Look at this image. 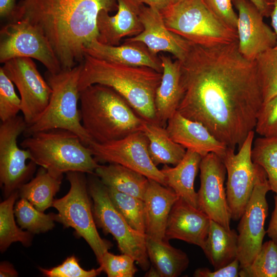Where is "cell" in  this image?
Instances as JSON below:
<instances>
[{"mask_svg": "<svg viewBox=\"0 0 277 277\" xmlns=\"http://www.w3.org/2000/svg\"><path fill=\"white\" fill-rule=\"evenodd\" d=\"M238 42L213 46L190 42L180 61L176 111L203 124L228 147L239 150L255 129L263 100L254 60L241 54Z\"/></svg>", "mask_w": 277, "mask_h": 277, "instance_id": "cell-1", "label": "cell"}, {"mask_svg": "<svg viewBox=\"0 0 277 277\" xmlns=\"http://www.w3.org/2000/svg\"><path fill=\"white\" fill-rule=\"evenodd\" d=\"M116 0H22L11 21H25L49 42L62 70L82 64L84 48L97 38V19L117 9Z\"/></svg>", "mask_w": 277, "mask_h": 277, "instance_id": "cell-2", "label": "cell"}, {"mask_svg": "<svg viewBox=\"0 0 277 277\" xmlns=\"http://www.w3.org/2000/svg\"><path fill=\"white\" fill-rule=\"evenodd\" d=\"M162 76V73L149 67L125 65L85 54L78 89L81 91L93 84L109 87L142 118L159 125L154 100Z\"/></svg>", "mask_w": 277, "mask_h": 277, "instance_id": "cell-3", "label": "cell"}, {"mask_svg": "<svg viewBox=\"0 0 277 277\" xmlns=\"http://www.w3.org/2000/svg\"><path fill=\"white\" fill-rule=\"evenodd\" d=\"M82 124L93 141L104 143L142 131L145 121L111 88L93 84L80 91Z\"/></svg>", "mask_w": 277, "mask_h": 277, "instance_id": "cell-4", "label": "cell"}, {"mask_svg": "<svg viewBox=\"0 0 277 277\" xmlns=\"http://www.w3.org/2000/svg\"><path fill=\"white\" fill-rule=\"evenodd\" d=\"M20 145L29 151L37 165L56 176L70 171L92 174L99 165L89 148L69 130L38 132L26 137Z\"/></svg>", "mask_w": 277, "mask_h": 277, "instance_id": "cell-5", "label": "cell"}, {"mask_svg": "<svg viewBox=\"0 0 277 277\" xmlns=\"http://www.w3.org/2000/svg\"><path fill=\"white\" fill-rule=\"evenodd\" d=\"M82 68V63L57 73L46 72V80L52 90L49 101L40 117L27 126L23 133L26 137L40 131L62 129L76 134L87 147L93 141L82 125L78 108Z\"/></svg>", "mask_w": 277, "mask_h": 277, "instance_id": "cell-6", "label": "cell"}, {"mask_svg": "<svg viewBox=\"0 0 277 277\" xmlns=\"http://www.w3.org/2000/svg\"><path fill=\"white\" fill-rule=\"evenodd\" d=\"M160 12L170 31L193 43L213 46L238 41L237 32L220 21L203 0L170 4Z\"/></svg>", "mask_w": 277, "mask_h": 277, "instance_id": "cell-7", "label": "cell"}, {"mask_svg": "<svg viewBox=\"0 0 277 277\" xmlns=\"http://www.w3.org/2000/svg\"><path fill=\"white\" fill-rule=\"evenodd\" d=\"M70 188L62 197L54 200L52 207L58 211L56 222L65 227L72 228L77 236L83 238L93 251L99 263L104 253L112 244L102 239L96 229L85 173H66Z\"/></svg>", "mask_w": 277, "mask_h": 277, "instance_id": "cell-8", "label": "cell"}, {"mask_svg": "<svg viewBox=\"0 0 277 277\" xmlns=\"http://www.w3.org/2000/svg\"><path fill=\"white\" fill-rule=\"evenodd\" d=\"M87 185L93 200L92 212L96 226L105 234L109 233L114 237L122 253L132 256L142 270L147 271L150 263L146 249V233L129 225L113 205L107 187L98 177H91Z\"/></svg>", "mask_w": 277, "mask_h": 277, "instance_id": "cell-9", "label": "cell"}, {"mask_svg": "<svg viewBox=\"0 0 277 277\" xmlns=\"http://www.w3.org/2000/svg\"><path fill=\"white\" fill-rule=\"evenodd\" d=\"M27 124L23 116L17 115L0 125V183L6 198L18 191L33 175L36 164L27 149L20 148L18 136Z\"/></svg>", "mask_w": 277, "mask_h": 277, "instance_id": "cell-10", "label": "cell"}, {"mask_svg": "<svg viewBox=\"0 0 277 277\" xmlns=\"http://www.w3.org/2000/svg\"><path fill=\"white\" fill-rule=\"evenodd\" d=\"M254 136V130L250 131L237 153L227 147L221 159L227 174V200L234 221L240 220L243 214L261 168L252 160Z\"/></svg>", "mask_w": 277, "mask_h": 277, "instance_id": "cell-11", "label": "cell"}, {"mask_svg": "<svg viewBox=\"0 0 277 277\" xmlns=\"http://www.w3.org/2000/svg\"><path fill=\"white\" fill-rule=\"evenodd\" d=\"M17 57L34 58L52 73L62 70L47 38L33 25L22 20L10 21L0 31V62Z\"/></svg>", "mask_w": 277, "mask_h": 277, "instance_id": "cell-12", "label": "cell"}, {"mask_svg": "<svg viewBox=\"0 0 277 277\" xmlns=\"http://www.w3.org/2000/svg\"><path fill=\"white\" fill-rule=\"evenodd\" d=\"M270 190L266 173L261 167L252 194L237 227L240 269L252 262L263 244L266 233L264 224L268 213L266 194Z\"/></svg>", "mask_w": 277, "mask_h": 277, "instance_id": "cell-13", "label": "cell"}, {"mask_svg": "<svg viewBox=\"0 0 277 277\" xmlns=\"http://www.w3.org/2000/svg\"><path fill=\"white\" fill-rule=\"evenodd\" d=\"M88 147L97 162L123 165L166 186L163 174L150 159L148 140L142 131L104 143L92 141Z\"/></svg>", "mask_w": 277, "mask_h": 277, "instance_id": "cell-14", "label": "cell"}, {"mask_svg": "<svg viewBox=\"0 0 277 277\" xmlns=\"http://www.w3.org/2000/svg\"><path fill=\"white\" fill-rule=\"evenodd\" d=\"M3 64L2 68L19 91L21 111L27 126L30 125L40 117L46 108L51 88L31 58H14Z\"/></svg>", "mask_w": 277, "mask_h": 277, "instance_id": "cell-15", "label": "cell"}, {"mask_svg": "<svg viewBox=\"0 0 277 277\" xmlns=\"http://www.w3.org/2000/svg\"><path fill=\"white\" fill-rule=\"evenodd\" d=\"M200 187L197 192L198 208L209 218L230 229L231 214L224 187L226 169L220 156L209 153L202 157Z\"/></svg>", "mask_w": 277, "mask_h": 277, "instance_id": "cell-16", "label": "cell"}, {"mask_svg": "<svg viewBox=\"0 0 277 277\" xmlns=\"http://www.w3.org/2000/svg\"><path fill=\"white\" fill-rule=\"evenodd\" d=\"M238 11L237 34L241 54L254 61L263 52L276 45L275 33L264 20V16L249 0H232Z\"/></svg>", "mask_w": 277, "mask_h": 277, "instance_id": "cell-17", "label": "cell"}, {"mask_svg": "<svg viewBox=\"0 0 277 277\" xmlns=\"http://www.w3.org/2000/svg\"><path fill=\"white\" fill-rule=\"evenodd\" d=\"M140 18L143 30L124 42H140L153 53L169 52L180 61L185 57L190 42L171 32L166 26L160 10L143 5Z\"/></svg>", "mask_w": 277, "mask_h": 277, "instance_id": "cell-18", "label": "cell"}, {"mask_svg": "<svg viewBox=\"0 0 277 277\" xmlns=\"http://www.w3.org/2000/svg\"><path fill=\"white\" fill-rule=\"evenodd\" d=\"M116 1L117 6L115 15L110 16L109 12L103 10L97 19V40L112 46L119 45L124 37L136 36L143 30L140 14L144 4L138 0Z\"/></svg>", "mask_w": 277, "mask_h": 277, "instance_id": "cell-19", "label": "cell"}, {"mask_svg": "<svg viewBox=\"0 0 277 277\" xmlns=\"http://www.w3.org/2000/svg\"><path fill=\"white\" fill-rule=\"evenodd\" d=\"M211 219L203 211L181 197L169 213L165 239H179L202 248L207 237Z\"/></svg>", "mask_w": 277, "mask_h": 277, "instance_id": "cell-20", "label": "cell"}, {"mask_svg": "<svg viewBox=\"0 0 277 277\" xmlns=\"http://www.w3.org/2000/svg\"><path fill=\"white\" fill-rule=\"evenodd\" d=\"M166 129L173 141L202 157L214 153L222 159L228 147L203 124L188 119L177 111L169 119Z\"/></svg>", "mask_w": 277, "mask_h": 277, "instance_id": "cell-21", "label": "cell"}, {"mask_svg": "<svg viewBox=\"0 0 277 277\" xmlns=\"http://www.w3.org/2000/svg\"><path fill=\"white\" fill-rule=\"evenodd\" d=\"M85 54L106 61L120 64L147 67L162 73V62L158 54L152 53L143 43L124 42L112 46L102 44L96 39L84 48Z\"/></svg>", "mask_w": 277, "mask_h": 277, "instance_id": "cell-22", "label": "cell"}, {"mask_svg": "<svg viewBox=\"0 0 277 277\" xmlns=\"http://www.w3.org/2000/svg\"><path fill=\"white\" fill-rule=\"evenodd\" d=\"M180 197L171 188L149 179L145 194V233L156 241L166 240L165 231L171 208Z\"/></svg>", "mask_w": 277, "mask_h": 277, "instance_id": "cell-23", "label": "cell"}, {"mask_svg": "<svg viewBox=\"0 0 277 277\" xmlns=\"http://www.w3.org/2000/svg\"><path fill=\"white\" fill-rule=\"evenodd\" d=\"M159 55L163 71L154 103L159 125L166 128L168 121L176 111L181 98V63L164 54Z\"/></svg>", "mask_w": 277, "mask_h": 277, "instance_id": "cell-24", "label": "cell"}, {"mask_svg": "<svg viewBox=\"0 0 277 277\" xmlns=\"http://www.w3.org/2000/svg\"><path fill=\"white\" fill-rule=\"evenodd\" d=\"M202 156L195 152L187 150L181 161L174 167L164 165L161 169L166 186L192 206L198 208L197 192L194 182L200 167Z\"/></svg>", "mask_w": 277, "mask_h": 277, "instance_id": "cell-25", "label": "cell"}, {"mask_svg": "<svg viewBox=\"0 0 277 277\" xmlns=\"http://www.w3.org/2000/svg\"><path fill=\"white\" fill-rule=\"evenodd\" d=\"M238 233L211 220L203 250L214 270L238 259Z\"/></svg>", "mask_w": 277, "mask_h": 277, "instance_id": "cell-26", "label": "cell"}, {"mask_svg": "<svg viewBox=\"0 0 277 277\" xmlns=\"http://www.w3.org/2000/svg\"><path fill=\"white\" fill-rule=\"evenodd\" d=\"M106 186L144 201L149 179L123 165H99L94 173Z\"/></svg>", "mask_w": 277, "mask_h": 277, "instance_id": "cell-27", "label": "cell"}, {"mask_svg": "<svg viewBox=\"0 0 277 277\" xmlns=\"http://www.w3.org/2000/svg\"><path fill=\"white\" fill-rule=\"evenodd\" d=\"M142 131L148 140L149 156L156 166H175L184 157L187 150L171 139L166 128L145 121Z\"/></svg>", "mask_w": 277, "mask_h": 277, "instance_id": "cell-28", "label": "cell"}, {"mask_svg": "<svg viewBox=\"0 0 277 277\" xmlns=\"http://www.w3.org/2000/svg\"><path fill=\"white\" fill-rule=\"evenodd\" d=\"M146 249L150 261L161 277H177L188 267L187 254L167 240L156 241L147 235Z\"/></svg>", "mask_w": 277, "mask_h": 277, "instance_id": "cell-29", "label": "cell"}, {"mask_svg": "<svg viewBox=\"0 0 277 277\" xmlns=\"http://www.w3.org/2000/svg\"><path fill=\"white\" fill-rule=\"evenodd\" d=\"M63 176H56L41 167L36 176L18 190V195L25 198L41 211L50 207L54 196L60 189Z\"/></svg>", "mask_w": 277, "mask_h": 277, "instance_id": "cell-30", "label": "cell"}, {"mask_svg": "<svg viewBox=\"0 0 277 277\" xmlns=\"http://www.w3.org/2000/svg\"><path fill=\"white\" fill-rule=\"evenodd\" d=\"M18 191L12 193L0 204V250L4 252L14 242H21L28 247L31 245L32 234L17 226L14 220V203Z\"/></svg>", "mask_w": 277, "mask_h": 277, "instance_id": "cell-31", "label": "cell"}, {"mask_svg": "<svg viewBox=\"0 0 277 277\" xmlns=\"http://www.w3.org/2000/svg\"><path fill=\"white\" fill-rule=\"evenodd\" d=\"M14 213L19 227L32 234L44 233L52 229L56 220V214H45L23 197L16 202Z\"/></svg>", "mask_w": 277, "mask_h": 277, "instance_id": "cell-32", "label": "cell"}, {"mask_svg": "<svg viewBox=\"0 0 277 277\" xmlns=\"http://www.w3.org/2000/svg\"><path fill=\"white\" fill-rule=\"evenodd\" d=\"M253 162L265 170L271 190L277 195V136H262L253 143Z\"/></svg>", "mask_w": 277, "mask_h": 277, "instance_id": "cell-33", "label": "cell"}, {"mask_svg": "<svg viewBox=\"0 0 277 277\" xmlns=\"http://www.w3.org/2000/svg\"><path fill=\"white\" fill-rule=\"evenodd\" d=\"M107 189L113 205L129 225L134 229L145 233L144 201L111 187H107Z\"/></svg>", "mask_w": 277, "mask_h": 277, "instance_id": "cell-34", "label": "cell"}, {"mask_svg": "<svg viewBox=\"0 0 277 277\" xmlns=\"http://www.w3.org/2000/svg\"><path fill=\"white\" fill-rule=\"evenodd\" d=\"M254 62L265 103L277 94V45L258 55Z\"/></svg>", "mask_w": 277, "mask_h": 277, "instance_id": "cell-35", "label": "cell"}, {"mask_svg": "<svg viewBox=\"0 0 277 277\" xmlns=\"http://www.w3.org/2000/svg\"><path fill=\"white\" fill-rule=\"evenodd\" d=\"M241 277H277V244L271 240L263 243L248 266L240 269Z\"/></svg>", "mask_w": 277, "mask_h": 277, "instance_id": "cell-36", "label": "cell"}, {"mask_svg": "<svg viewBox=\"0 0 277 277\" xmlns=\"http://www.w3.org/2000/svg\"><path fill=\"white\" fill-rule=\"evenodd\" d=\"M22 109V101L15 92L13 82L0 68V119L2 122L16 116Z\"/></svg>", "mask_w": 277, "mask_h": 277, "instance_id": "cell-37", "label": "cell"}, {"mask_svg": "<svg viewBox=\"0 0 277 277\" xmlns=\"http://www.w3.org/2000/svg\"><path fill=\"white\" fill-rule=\"evenodd\" d=\"M134 262L128 254L115 255L107 251L98 264L108 277H132L137 271Z\"/></svg>", "mask_w": 277, "mask_h": 277, "instance_id": "cell-38", "label": "cell"}, {"mask_svg": "<svg viewBox=\"0 0 277 277\" xmlns=\"http://www.w3.org/2000/svg\"><path fill=\"white\" fill-rule=\"evenodd\" d=\"M42 273L48 277H95L103 271L101 267L87 270L80 266L74 256L68 257L61 265L50 269L39 268Z\"/></svg>", "mask_w": 277, "mask_h": 277, "instance_id": "cell-39", "label": "cell"}, {"mask_svg": "<svg viewBox=\"0 0 277 277\" xmlns=\"http://www.w3.org/2000/svg\"><path fill=\"white\" fill-rule=\"evenodd\" d=\"M255 130L261 136H277V94L263 104L258 115Z\"/></svg>", "mask_w": 277, "mask_h": 277, "instance_id": "cell-40", "label": "cell"}, {"mask_svg": "<svg viewBox=\"0 0 277 277\" xmlns=\"http://www.w3.org/2000/svg\"><path fill=\"white\" fill-rule=\"evenodd\" d=\"M209 10L223 23L236 31L238 16L232 0H203Z\"/></svg>", "mask_w": 277, "mask_h": 277, "instance_id": "cell-41", "label": "cell"}, {"mask_svg": "<svg viewBox=\"0 0 277 277\" xmlns=\"http://www.w3.org/2000/svg\"><path fill=\"white\" fill-rule=\"evenodd\" d=\"M240 262L238 259L226 266L211 271L207 268L196 269L193 276L195 277H238Z\"/></svg>", "mask_w": 277, "mask_h": 277, "instance_id": "cell-42", "label": "cell"}, {"mask_svg": "<svg viewBox=\"0 0 277 277\" xmlns=\"http://www.w3.org/2000/svg\"><path fill=\"white\" fill-rule=\"evenodd\" d=\"M268 236L277 244V195L274 196V208L266 231Z\"/></svg>", "mask_w": 277, "mask_h": 277, "instance_id": "cell-43", "label": "cell"}, {"mask_svg": "<svg viewBox=\"0 0 277 277\" xmlns=\"http://www.w3.org/2000/svg\"><path fill=\"white\" fill-rule=\"evenodd\" d=\"M265 17H269L273 10L274 0H249Z\"/></svg>", "mask_w": 277, "mask_h": 277, "instance_id": "cell-44", "label": "cell"}, {"mask_svg": "<svg viewBox=\"0 0 277 277\" xmlns=\"http://www.w3.org/2000/svg\"><path fill=\"white\" fill-rule=\"evenodd\" d=\"M15 0H0V15L1 17L11 18L16 7Z\"/></svg>", "mask_w": 277, "mask_h": 277, "instance_id": "cell-45", "label": "cell"}, {"mask_svg": "<svg viewBox=\"0 0 277 277\" xmlns=\"http://www.w3.org/2000/svg\"><path fill=\"white\" fill-rule=\"evenodd\" d=\"M18 276V273L14 267L7 262H1L0 265L1 277H15Z\"/></svg>", "mask_w": 277, "mask_h": 277, "instance_id": "cell-46", "label": "cell"}, {"mask_svg": "<svg viewBox=\"0 0 277 277\" xmlns=\"http://www.w3.org/2000/svg\"><path fill=\"white\" fill-rule=\"evenodd\" d=\"M145 5L156 9L160 11L171 4L170 0H138Z\"/></svg>", "mask_w": 277, "mask_h": 277, "instance_id": "cell-47", "label": "cell"}, {"mask_svg": "<svg viewBox=\"0 0 277 277\" xmlns=\"http://www.w3.org/2000/svg\"><path fill=\"white\" fill-rule=\"evenodd\" d=\"M270 17L272 29L275 33L277 39V0L274 1V7Z\"/></svg>", "mask_w": 277, "mask_h": 277, "instance_id": "cell-48", "label": "cell"}, {"mask_svg": "<svg viewBox=\"0 0 277 277\" xmlns=\"http://www.w3.org/2000/svg\"><path fill=\"white\" fill-rule=\"evenodd\" d=\"M146 273L145 276L148 277H161L158 270L153 266L150 267Z\"/></svg>", "mask_w": 277, "mask_h": 277, "instance_id": "cell-49", "label": "cell"}, {"mask_svg": "<svg viewBox=\"0 0 277 277\" xmlns=\"http://www.w3.org/2000/svg\"><path fill=\"white\" fill-rule=\"evenodd\" d=\"M186 0H170L171 4H175L181 2H183Z\"/></svg>", "mask_w": 277, "mask_h": 277, "instance_id": "cell-50", "label": "cell"}]
</instances>
